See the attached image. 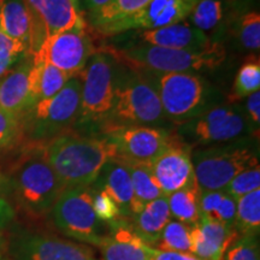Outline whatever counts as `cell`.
I'll return each instance as SVG.
<instances>
[{
	"label": "cell",
	"instance_id": "1",
	"mask_svg": "<svg viewBox=\"0 0 260 260\" xmlns=\"http://www.w3.org/2000/svg\"><path fill=\"white\" fill-rule=\"evenodd\" d=\"M44 149L63 189L89 188L107 162L118 158L115 145L105 136H84L69 132L44 142Z\"/></svg>",
	"mask_w": 260,
	"mask_h": 260
},
{
	"label": "cell",
	"instance_id": "2",
	"mask_svg": "<svg viewBox=\"0 0 260 260\" xmlns=\"http://www.w3.org/2000/svg\"><path fill=\"white\" fill-rule=\"evenodd\" d=\"M10 184L17 204L31 216L50 212L64 190L45 155L44 142H31L22 152L10 170Z\"/></svg>",
	"mask_w": 260,
	"mask_h": 260
},
{
	"label": "cell",
	"instance_id": "3",
	"mask_svg": "<svg viewBox=\"0 0 260 260\" xmlns=\"http://www.w3.org/2000/svg\"><path fill=\"white\" fill-rule=\"evenodd\" d=\"M106 52L116 59H122L133 70L147 74L193 73L216 69L225 58V50L217 42H211L209 46L197 50L140 45L123 51L107 50Z\"/></svg>",
	"mask_w": 260,
	"mask_h": 260
},
{
	"label": "cell",
	"instance_id": "4",
	"mask_svg": "<svg viewBox=\"0 0 260 260\" xmlns=\"http://www.w3.org/2000/svg\"><path fill=\"white\" fill-rule=\"evenodd\" d=\"M80 110L81 80L74 76L57 94L40 100L22 116L23 134L31 142L50 141L77 122Z\"/></svg>",
	"mask_w": 260,
	"mask_h": 260
},
{
	"label": "cell",
	"instance_id": "5",
	"mask_svg": "<svg viewBox=\"0 0 260 260\" xmlns=\"http://www.w3.org/2000/svg\"><path fill=\"white\" fill-rule=\"evenodd\" d=\"M164 117L151 76L134 70L122 79L117 76L112 110L102 126L155 124Z\"/></svg>",
	"mask_w": 260,
	"mask_h": 260
},
{
	"label": "cell",
	"instance_id": "6",
	"mask_svg": "<svg viewBox=\"0 0 260 260\" xmlns=\"http://www.w3.org/2000/svg\"><path fill=\"white\" fill-rule=\"evenodd\" d=\"M116 59L96 52L81 71V110L77 122L103 125L111 112L117 82Z\"/></svg>",
	"mask_w": 260,
	"mask_h": 260
},
{
	"label": "cell",
	"instance_id": "7",
	"mask_svg": "<svg viewBox=\"0 0 260 260\" xmlns=\"http://www.w3.org/2000/svg\"><path fill=\"white\" fill-rule=\"evenodd\" d=\"M165 117L175 122H188L204 112L209 88L203 77L193 73L152 74Z\"/></svg>",
	"mask_w": 260,
	"mask_h": 260
},
{
	"label": "cell",
	"instance_id": "8",
	"mask_svg": "<svg viewBox=\"0 0 260 260\" xmlns=\"http://www.w3.org/2000/svg\"><path fill=\"white\" fill-rule=\"evenodd\" d=\"M191 161L201 191L223 190L240 172L259 164L251 148L239 145L198 151Z\"/></svg>",
	"mask_w": 260,
	"mask_h": 260
},
{
	"label": "cell",
	"instance_id": "9",
	"mask_svg": "<svg viewBox=\"0 0 260 260\" xmlns=\"http://www.w3.org/2000/svg\"><path fill=\"white\" fill-rule=\"evenodd\" d=\"M51 212L56 226L71 239L95 246L105 235L103 234V222L94 212L93 189L90 187L64 189Z\"/></svg>",
	"mask_w": 260,
	"mask_h": 260
},
{
	"label": "cell",
	"instance_id": "10",
	"mask_svg": "<svg viewBox=\"0 0 260 260\" xmlns=\"http://www.w3.org/2000/svg\"><path fill=\"white\" fill-rule=\"evenodd\" d=\"M103 133L118 159L130 164L149 165L175 140L168 130L149 125L103 126Z\"/></svg>",
	"mask_w": 260,
	"mask_h": 260
},
{
	"label": "cell",
	"instance_id": "11",
	"mask_svg": "<svg viewBox=\"0 0 260 260\" xmlns=\"http://www.w3.org/2000/svg\"><path fill=\"white\" fill-rule=\"evenodd\" d=\"M31 21L28 54L37 53L46 39L75 28H84L80 9L70 0H24Z\"/></svg>",
	"mask_w": 260,
	"mask_h": 260
},
{
	"label": "cell",
	"instance_id": "12",
	"mask_svg": "<svg viewBox=\"0 0 260 260\" xmlns=\"http://www.w3.org/2000/svg\"><path fill=\"white\" fill-rule=\"evenodd\" d=\"M93 54V42L84 27L70 29L46 39L31 58L47 61L69 77H74L84 69Z\"/></svg>",
	"mask_w": 260,
	"mask_h": 260
},
{
	"label": "cell",
	"instance_id": "13",
	"mask_svg": "<svg viewBox=\"0 0 260 260\" xmlns=\"http://www.w3.org/2000/svg\"><path fill=\"white\" fill-rule=\"evenodd\" d=\"M248 129V119L234 106H216L186 122L184 132L200 144L239 139Z\"/></svg>",
	"mask_w": 260,
	"mask_h": 260
},
{
	"label": "cell",
	"instance_id": "14",
	"mask_svg": "<svg viewBox=\"0 0 260 260\" xmlns=\"http://www.w3.org/2000/svg\"><path fill=\"white\" fill-rule=\"evenodd\" d=\"M198 0H149L144 8L130 17L99 29L106 35H115L133 29L168 27L183 22L193 11Z\"/></svg>",
	"mask_w": 260,
	"mask_h": 260
},
{
	"label": "cell",
	"instance_id": "15",
	"mask_svg": "<svg viewBox=\"0 0 260 260\" xmlns=\"http://www.w3.org/2000/svg\"><path fill=\"white\" fill-rule=\"evenodd\" d=\"M10 252L12 260H95L87 246L39 234L16 237Z\"/></svg>",
	"mask_w": 260,
	"mask_h": 260
},
{
	"label": "cell",
	"instance_id": "16",
	"mask_svg": "<svg viewBox=\"0 0 260 260\" xmlns=\"http://www.w3.org/2000/svg\"><path fill=\"white\" fill-rule=\"evenodd\" d=\"M149 169L164 197L197 183L189 148L177 140L149 164Z\"/></svg>",
	"mask_w": 260,
	"mask_h": 260
},
{
	"label": "cell",
	"instance_id": "17",
	"mask_svg": "<svg viewBox=\"0 0 260 260\" xmlns=\"http://www.w3.org/2000/svg\"><path fill=\"white\" fill-rule=\"evenodd\" d=\"M190 253L201 260H223L226 249L235 241L239 233L234 228L200 216L191 225Z\"/></svg>",
	"mask_w": 260,
	"mask_h": 260
},
{
	"label": "cell",
	"instance_id": "18",
	"mask_svg": "<svg viewBox=\"0 0 260 260\" xmlns=\"http://www.w3.org/2000/svg\"><path fill=\"white\" fill-rule=\"evenodd\" d=\"M111 233L96 243L103 260H151V248L121 219L110 223Z\"/></svg>",
	"mask_w": 260,
	"mask_h": 260
},
{
	"label": "cell",
	"instance_id": "19",
	"mask_svg": "<svg viewBox=\"0 0 260 260\" xmlns=\"http://www.w3.org/2000/svg\"><path fill=\"white\" fill-rule=\"evenodd\" d=\"M31 67V58L25 59L0 79V109L21 118L30 109L29 75Z\"/></svg>",
	"mask_w": 260,
	"mask_h": 260
},
{
	"label": "cell",
	"instance_id": "20",
	"mask_svg": "<svg viewBox=\"0 0 260 260\" xmlns=\"http://www.w3.org/2000/svg\"><path fill=\"white\" fill-rule=\"evenodd\" d=\"M99 178H102V189L112 198L121 216L134 217L135 199L128 165L121 159H113L105 165Z\"/></svg>",
	"mask_w": 260,
	"mask_h": 260
},
{
	"label": "cell",
	"instance_id": "21",
	"mask_svg": "<svg viewBox=\"0 0 260 260\" xmlns=\"http://www.w3.org/2000/svg\"><path fill=\"white\" fill-rule=\"evenodd\" d=\"M140 38L145 45L180 50H197L209 46L210 39L204 31L186 23H177L168 27L144 30Z\"/></svg>",
	"mask_w": 260,
	"mask_h": 260
},
{
	"label": "cell",
	"instance_id": "22",
	"mask_svg": "<svg viewBox=\"0 0 260 260\" xmlns=\"http://www.w3.org/2000/svg\"><path fill=\"white\" fill-rule=\"evenodd\" d=\"M171 220L167 197H160L146 204L142 210L134 216L133 230L141 241L152 247L160 237L165 225Z\"/></svg>",
	"mask_w": 260,
	"mask_h": 260
},
{
	"label": "cell",
	"instance_id": "23",
	"mask_svg": "<svg viewBox=\"0 0 260 260\" xmlns=\"http://www.w3.org/2000/svg\"><path fill=\"white\" fill-rule=\"evenodd\" d=\"M32 67L29 75V98L30 107L40 100L53 96L65 86L70 79L67 74L57 69L45 60L32 59Z\"/></svg>",
	"mask_w": 260,
	"mask_h": 260
},
{
	"label": "cell",
	"instance_id": "24",
	"mask_svg": "<svg viewBox=\"0 0 260 260\" xmlns=\"http://www.w3.org/2000/svg\"><path fill=\"white\" fill-rule=\"evenodd\" d=\"M0 30L29 47L31 21L24 0H5L0 8Z\"/></svg>",
	"mask_w": 260,
	"mask_h": 260
},
{
	"label": "cell",
	"instance_id": "25",
	"mask_svg": "<svg viewBox=\"0 0 260 260\" xmlns=\"http://www.w3.org/2000/svg\"><path fill=\"white\" fill-rule=\"evenodd\" d=\"M200 194L201 190L194 186L183 188L168 195V205L170 214L178 222L194 225L200 218Z\"/></svg>",
	"mask_w": 260,
	"mask_h": 260
},
{
	"label": "cell",
	"instance_id": "26",
	"mask_svg": "<svg viewBox=\"0 0 260 260\" xmlns=\"http://www.w3.org/2000/svg\"><path fill=\"white\" fill-rule=\"evenodd\" d=\"M128 165L130 177H132L133 190H134L135 199V216L146 204L151 203L158 198L164 197L159 188L157 181L152 175L149 165L146 164H130Z\"/></svg>",
	"mask_w": 260,
	"mask_h": 260
},
{
	"label": "cell",
	"instance_id": "27",
	"mask_svg": "<svg viewBox=\"0 0 260 260\" xmlns=\"http://www.w3.org/2000/svg\"><path fill=\"white\" fill-rule=\"evenodd\" d=\"M149 0H111L95 11L89 12V21L96 30L130 17L140 11Z\"/></svg>",
	"mask_w": 260,
	"mask_h": 260
},
{
	"label": "cell",
	"instance_id": "28",
	"mask_svg": "<svg viewBox=\"0 0 260 260\" xmlns=\"http://www.w3.org/2000/svg\"><path fill=\"white\" fill-rule=\"evenodd\" d=\"M235 229L239 235H256L260 232V189L236 200Z\"/></svg>",
	"mask_w": 260,
	"mask_h": 260
},
{
	"label": "cell",
	"instance_id": "29",
	"mask_svg": "<svg viewBox=\"0 0 260 260\" xmlns=\"http://www.w3.org/2000/svg\"><path fill=\"white\" fill-rule=\"evenodd\" d=\"M191 226L187 224L170 220L160 234L155 243V249L165 252L190 253L191 249Z\"/></svg>",
	"mask_w": 260,
	"mask_h": 260
},
{
	"label": "cell",
	"instance_id": "30",
	"mask_svg": "<svg viewBox=\"0 0 260 260\" xmlns=\"http://www.w3.org/2000/svg\"><path fill=\"white\" fill-rule=\"evenodd\" d=\"M260 88V63L258 58L247 60L237 71L232 89L233 100H239L258 92Z\"/></svg>",
	"mask_w": 260,
	"mask_h": 260
},
{
	"label": "cell",
	"instance_id": "31",
	"mask_svg": "<svg viewBox=\"0 0 260 260\" xmlns=\"http://www.w3.org/2000/svg\"><path fill=\"white\" fill-rule=\"evenodd\" d=\"M195 28L201 31L217 28L224 17L222 0H198L189 15Z\"/></svg>",
	"mask_w": 260,
	"mask_h": 260
},
{
	"label": "cell",
	"instance_id": "32",
	"mask_svg": "<svg viewBox=\"0 0 260 260\" xmlns=\"http://www.w3.org/2000/svg\"><path fill=\"white\" fill-rule=\"evenodd\" d=\"M239 41L247 50L258 51L260 48V15L258 12H246L239 19L236 28Z\"/></svg>",
	"mask_w": 260,
	"mask_h": 260
},
{
	"label": "cell",
	"instance_id": "33",
	"mask_svg": "<svg viewBox=\"0 0 260 260\" xmlns=\"http://www.w3.org/2000/svg\"><path fill=\"white\" fill-rule=\"evenodd\" d=\"M256 189H260V168L259 164L240 172L230 181V183L224 188L230 197L237 200L243 195L252 193Z\"/></svg>",
	"mask_w": 260,
	"mask_h": 260
},
{
	"label": "cell",
	"instance_id": "34",
	"mask_svg": "<svg viewBox=\"0 0 260 260\" xmlns=\"http://www.w3.org/2000/svg\"><path fill=\"white\" fill-rule=\"evenodd\" d=\"M223 260H260L259 239L256 235H239L229 248Z\"/></svg>",
	"mask_w": 260,
	"mask_h": 260
},
{
	"label": "cell",
	"instance_id": "35",
	"mask_svg": "<svg viewBox=\"0 0 260 260\" xmlns=\"http://www.w3.org/2000/svg\"><path fill=\"white\" fill-rule=\"evenodd\" d=\"M23 135L22 118L0 109V151L12 147Z\"/></svg>",
	"mask_w": 260,
	"mask_h": 260
},
{
	"label": "cell",
	"instance_id": "36",
	"mask_svg": "<svg viewBox=\"0 0 260 260\" xmlns=\"http://www.w3.org/2000/svg\"><path fill=\"white\" fill-rule=\"evenodd\" d=\"M93 209L98 219L104 223H112L121 218L118 206L105 190H93Z\"/></svg>",
	"mask_w": 260,
	"mask_h": 260
},
{
	"label": "cell",
	"instance_id": "37",
	"mask_svg": "<svg viewBox=\"0 0 260 260\" xmlns=\"http://www.w3.org/2000/svg\"><path fill=\"white\" fill-rule=\"evenodd\" d=\"M209 218L217 220L225 226L235 229L236 218V200L224 190L223 197Z\"/></svg>",
	"mask_w": 260,
	"mask_h": 260
},
{
	"label": "cell",
	"instance_id": "38",
	"mask_svg": "<svg viewBox=\"0 0 260 260\" xmlns=\"http://www.w3.org/2000/svg\"><path fill=\"white\" fill-rule=\"evenodd\" d=\"M24 53H28V48L25 45L8 37L4 31L0 30V58H21Z\"/></svg>",
	"mask_w": 260,
	"mask_h": 260
},
{
	"label": "cell",
	"instance_id": "39",
	"mask_svg": "<svg viewBox=\"0 0 260 260\" xmlns=\"http://www.w3.org/2000/svg\"><path fill=\"white\" fill-rule=\"evenodd\" d=\"M151 260H201L190 253H178V252H165L159 251L152 247Z\"/></svg>",
	"mask_w": 260,
	"mask_h": 260
},
{
	"label": "cell",
	"instance_id": "40",
	"mask_svg": "<svg viewBox=\"0 0 260 260\" xmlns=\"http://www.w3.org/2000/svg\"><path fill=\"white\" fill-rule=\"evenodd\" d=\"M247 111L254 124H260V92L253 93L247 99Z\"/></svg>",
	"mask_w": 260,
	"mask_h": 260
},
{
	"label": "cell",
	"instance_id": "41",
	"mask_svg": "<svg viewBox=\"0 0 260 260\" xmlns=\"http://www.w3.org/2000/svg\"><path fill=\"white\" fill-rule=\"evenodd\" d=\"M14 216L15 213L11 205L0 197V229H3L5 225H8V224L12 220V218H14Z\"/></svg>",
	"mask_w": 260,
	"mask_h": 260
},
{
	"label": "cell",
	"instance_id": "42",
	"mask_svg": "<svg viewBox=\"0 0 260 260\" xmlns=\"http://www.w3.org/2000/svg\"><path fill=\"white\" fill-rule=\"evenodd\" d=\"M19 58L17 57H8V58H0V79L6 73H9L10 68L14 67V64H16L18 61Z\"/></svg>",
	"mask_w": 260,
	"mask_h": 260
},
{
	"label": "cell",
	"instance_id": "43",
	"mask_svg": "<svg viewBox=\"0 0 260 260\" xmlns=\"http://www.w3.org/2000/svg\"><path fill=\"white\" fill-rule=\"evenodd\" d=\"M109 2H111V0H84L86 6L89 9V12L95 11V10L100 9L102 6L106 5Z\"/></svg>",
	"mask_w": 260,
	"mask_h": 260
},
{
	"label": "cell",
	"instance_id": "44",
	"mask_svg": "<svg viewBox=\"0 0 260 260\" xmlns=\"http://www.w3.org/2000/svg\"><path fill=\"white\" fill-rule=\"evenodd\" d=\"M2 230L3 229H0V259H2L3 253H4V251H5V245H6L4 234H3Z\"/></svg>",
	"mask_w": 260,
	"mask_h": 260
},
{
	"label": "cell",
	"instance_id": "45",
	"mask_svg": "<svg viewBox=\"0 0 260 260\" xmlns=\"http://www.w3.org/2000/svg\"><path fill=\"white\" fill-rule=\"evenodd\" d=\"M70 2L73 3L75 8H77V9H80V10H81V8H80V0H70Z\"/></svg>",
	"mask_w": 260,
	"mask_h": 260
},
{
	"label": "cell",
	"instance_id": "46",
	"mask_svg": "<svg viewBox=\"0 0 260 260\" xmlns=\"http://www.w3.org/2000/svg\"><path fill=\"white\" fill-rule=\"evenodd\" d=\"M4 183H5V178L2 175V172H0V187H3V184Z\"/></svg>",
	"mask_w": 260,
	"mask_h": 260
},
{
	"label": "cell",
	"instance_id": "47",
	"mask_svg": "<svg viewBox=\"0 0 260 260\" xmlns=\"http://www.w3.org/2000/svg\"><path fill=\"white\" fill-rule=\"evenodd\" d=\"M4 3H5V0H0V8H2V5L4 4Z\"/></svg>",
	"mask_w": 260,
	"mask_h": 260
}]
</instances>
